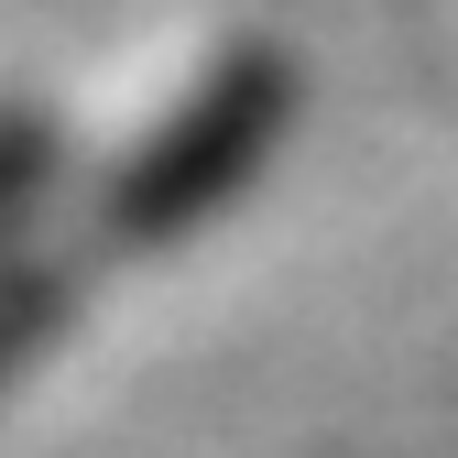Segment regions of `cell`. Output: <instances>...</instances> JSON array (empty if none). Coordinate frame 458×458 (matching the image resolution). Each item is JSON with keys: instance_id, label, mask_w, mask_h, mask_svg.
Wrapping results in <instances>:
<instances>
[{"instance_id": "obj_1", "label": "cell", "mask_w": 458, "mask_h": 458, "mask_svg": "<svg viewBox=\"0 0 458 458\" xmlns=\"http://www.w3.org/2000/svg\"><path fill=\"white\" fill-rule=\"evenodd\" d=\"M295 131V66L273 44H229L197 88H175V109H153L142 142L109 164L98 186V241L121 251H175L208 218H229L251 197V175L273 164V142Z\"/></svg>"}, {"instance_id": "obj_2", "label": "cell", "mask_w": 458, "mask_h": 458, "mask_svg": "<svg viewBox=\"0 0 458 458\" xmlns=\"http://www.w3.org/2000/svg\"><path fill=\"white\" fill-rule=\"evenodd\" d=\"M55 164H66V142H55V121H44V109H0V251H12L22 208H44Z\"/></svg>"}]
</instances>
